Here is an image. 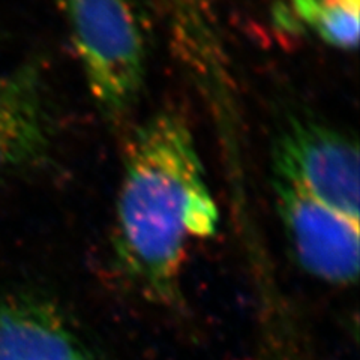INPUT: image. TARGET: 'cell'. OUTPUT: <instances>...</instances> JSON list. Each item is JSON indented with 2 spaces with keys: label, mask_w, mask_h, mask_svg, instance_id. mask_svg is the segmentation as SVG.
Segmentation results:
<instances>
[{
  "label": "cell",
  "mask_w": 360,
  "mask_h": 360,
  "mask_svg": "<svg viewBox=\"0 0 360 360\" xmlns=\"http://www.w3.org/2000/svg\"><path fill=\"white\" fill-rule=\"evenodd\" d=\"M272 185L279 219L303 270L335 285L356 283L360 222L281 180L272 179Z\"/></svg>",
  "instance_id": "cell-4"
},
{
  "label": "cell",
  "mask_w": 360,
  "mask_h": 360,
  "mask_svg": "<svg viewBox=\"0 0 360 360\" xmlns=\"http://www.w3.org/2000/svg\"><path fill=\"white\" fill-rule=\"evenodd\" d=\"M70 38L98 111L122 123L148 71V35L135 0H60Z\"/></svg>",
  "instance_id": "cell-2"
},
{
  "label": "cell",
  "mask_w": 360,
  "mask_h": 360,
  "mask_svg": "<svg viewBox=\"0 0 360 360\" xmlns=\"http://www.w3.org/2000/svg\"><path fill=\"white\" fill-rule=\"evenodd\" d=\"M295 25L336 50L353 51L359 45L360 0H290Z\"/></svg>",
  "instance_id": "cell-8"
},
{
  "label": "cell",
  "mask_w": 360,
  "mask_h": 360,
  "mask_svg": "<svg viewBox=\"0 0 360 360\" xmlns=\"http://www.w3.org/2000/svg\"><path fill=\"white\" fill-rule=\"evenodd\" d=\"M0 360H94L71 326L47 303L0 300Z\"/></svg>",
  "instance_id": "cell-7"
},
{
  "label": "cell",
  "mask_w": 360,
  "mask_h": 360,
  "mask_svg": "<svg viewBox=\"0 0 360 360\" xmlns=\"http://www.w3.org/2000/svg\"><path fill=\"white\" fill-rule=\"evenodd\" d=\"M219 213L194 135L173 111L135 129L123 152L112 246L149 297H176L189 240L207 238Z\"/></svg>",
  "instance_id": "cell-1"
},
{
  "label": "cell",
  "mask_w": 360,
  "mask_h": 360,
  "mask_svg": "<svg viewBox=\"0 0 360 360\" xmlns=\"http://www.w3.org/2000/svg\"><path fill=\"white\" fill-rule=\"evenodd\" d=\"M51 128L39 71L0 74V176L35 164L49 150Z\"/></svg>",
  "instance_id": "cell-6"
},
{
  "label": "cell",
  "mask_w": 360,
  "mask_h": 360,
  "mask_svg": "<svg viewBox=\"0 0 360 360\" xmlns=\"http://www.w3.org/2000/svg\"><path fill=\"white\" fill-rule=\"evenodd\" d=\"M272 173L274 179L359 221V146L347 134L319 120L290 117L276 135Z\"/></svg>",
  "instance_id": "cell-3"
},
{
  "label": "cell",
  "mask_w": 360,
  "mask_h": 360,
  "mask_svg": "<svg viewBox=\"0 0 360 360\" xmlns=\"http://www.w3.org/2000/svg\"><path fill=\"white\" fill-rule=\"evenodd\" d=\"M180 62L215 123L238 115L234 84L210 0H160Z\"/></svg>",
  "instance_id": "cell-5"
}]
</instances>
